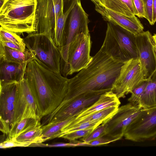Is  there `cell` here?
Returning a JSON list of instances; mask_svg holds the SVG:
<instances>
[{"mask_svg":"<svg viewBox=\"0 0 156 156\" xmlns=\"http://www.w3.org/2000/svg\"><path fill=\"white\" fill-rule=\"evenodd\" d=\"M135 40L141 70L145 79L147 80L156 71L155 42L148 30L135 35Z\"/></svg>","mask_w":156,"mask_h":156,"instance_id":"obj_14","label":"cell"},{"mask_svg":"<svg viewBox=\"0 0 156 156\" xmlns=\"http://www.w3.org/2000/svg\"><path fill=\"white\" fill-rule=\"evenodd\" d=\"M94 3L95 2H98L99 1V0H91Z\"/></svg>","mask_w":156,"mask_h":156,"instance_id":"obj_41","label":"cell"},{"mask_svg":"<svg viewBox=\"0 0 156 156\" xmlns=\"http://www.w3.org/2000/svg\"><path fill=\"white\" fill-rule=\"evenodd\" d=\"M67 27H65L64 41L63 46L59 48L61 55V65L67 62L69 45L74 37L81 33H89L88 24V15L83 9L80 0H78L69 15Z\"/></svg>","mask_w":156,"mask_h":156,"instance_id":"obj_11","label":"cell"},{"mask_svg":"<svg viewBox=\"0 0 156 156\" xmlns=\"http://www.w3.org/2000/svg\"><path fill=\"white\" fill-rule=\"evenodd\" d=\"M103 136L89 143H87V146H96L106 144L118 140L116 139Z\"/></svg>","mask_w":156,"mask_h":156,"instance_id":"obj_35","label":"cell"},{"mask_svg":"<svg viewBox=\"0 0 156 156\" xmlns=\"http://www.w3.org/2000/svg\"><path fill=\"white\" fill-rule=\"evenodd\" d=\"M100 49L118 63L138 58L135 35L112 22L107 23L105 37Z\"/></svg>","mask_w":156,"mask_h":156,"instance_id":"obj_4","label":"cell"},{"mask_svg":"<svg viewBox=\"0 0 156 156\" xmlns=\"http://www.w3.org/2000/svg\"><path fill=\"white\" fill-rule=\"evenodd\" d=\"M144 108L130 103L119 107L116 113L105 124V135L111 138L121 139L124 136L129 125L140 114Z\"/></svg>","mask_w":156,"mask_h":156,"instance_id":"obj_12","label":"cell"},{"mask_svg":"<svg viewBox=\"0 0 156 156\" xmlns=\"http://www.w3.org/2000/svg\"><path fill=\"white\" fill-rule=\"evenodd\" d=\"M94 3L95 10L104 20L117 24L135 35L143 31L144 26L135 16L129 17L108 9L98 2Z\"/></svg>","mask_w":156,"mask_h":156,"instance_id":"obj_16","label":"cell"},{"mask_svg":"<svg viewBox=\"0 0 156 156\" xmlns=\"http://www.w3.org/2000/svg\"><path fill=\"white\" fill-rule=\"evenodd\" d=\"M27 118L41 120L38 115L34 98L24 76L18 82L12 126L16 123Z\"/></svg>","mask_w":156,"mask_h":156,"instance_id":"obj_13","label":"cell"},{"mask_svg":"<svg viewBox=\"0 0 156 156\" xmlns=\"http://www.w3.org/2000/svg\"><path fill=\"white\" fill-rule=\"evenodd\" d=\"M39 144L40 145L39 146H43L49 147H72L71 142L69 143H58L52 144H41V143H39Z\"/></svg>","mask_w":156,"mask_h":156,"instance_id":"obj_37","label":"cell"},{"mask_svg":"<svg viewBox=\"0 0 156 156\" xmlns=\"http://www.w3.org/2000/svg\"><path fill=\"white\" fill-rule=\"evenodd\" d=\"M27 66L14 63L0 62V82L19 81L24 76Z\"/></svg>","mask_w":156,"mask_h":156,"instance_id":"obj_19","label":"cell"},{"mask_svg":"<svg viewBox=\"0 0 156 156\" xmlns=\"http://www.w3.org/2000/svg\"><path fill=\"white\" fill-rule=\"evenodd\" d=\"M146 80L139 59H132L124 62L122 66L119 75L111 90L119 98H124L126 95L131 93L135 87Z\"/></svg>","mask_w":156,"mask_h":156,"instance_id":"obj_9","label":"cell"},{"mask_svg":"<svg viewBox=\"0 0 156 156\" xmlns=\"http://www.w3.org/2000/svg\"><path fill=\"white\" fill-rule=\"evenodd\" d=\"M37 0H5L0 7V24L18 35L36 33Z\"/></svg>","mask_w":156,"mask_h":156,"instance_id":"obj_3","label":"cell"},{"mask_svg":"<svg viewBox=\"0 0 156 156\" xmlns=\"http://www.w3.org/2000/svg\"><path fill=\"white\" fill-rule=\"evenodd\" d=\"M0 44L11 48L24 51L26 49V46L19 45L17 43L8 41H5L0 40Z\"/></svg>","mask_w":156,"mask_h":156,"instance_id":"obj_36","label":"cell"},{"mask_svg":"<svg viewBox=\"0 0 156 156\" xmlns=\"http://www.w3.org/2000/svg\"><path fill=\"white\" fill-rule=\"evenodd\" d=\"M105 90L91 91L73 99L61 102L52 113L46 116L47 124L65 120L75 117L84 109L95 102Z\"/></svg>","mask_w":156,"mask_h":156,"instance_id":"obj_8","label":"cell"},{"mask_svg":"<svg viewBox=\"0 0 156 156\" xmlns=\"http://www.w3.org/2000/svg\"><path fill=\"white\" fill-rule=\"evenodd\" d=\"M153 23L154 25L156 22V0H153L152 5Z\"/></svg>","mask_w":156,"mask_h":156,"instance_id":"obj_38","label":"cell"},{"mask_svg":"<svg viewBox=\"0 0 156 156\" xmlns=\"http://www.w3.org/2000/svg\"><path fill=\"white\" fill-rule=\"evenodd\" d=\"M30 144L26 143L19 142L14 138L8 137L5 140L1 143V148L5 149L14 147H26L30 146Z\"/></svg>","mask_w":156,"mask_h":156,"instance_id":"obj_32","label":"cell"},{"mask_svg":"<svg viewBox=\"0 0 156 156\" xmlns=\"http://www.w3.org/2000/svg\"><path fill=\"white\" fill-rule=\"evenodd\" d=\"M40 126L22 133L15 138L16 140L30 144L42 143V129Z\"/></svg>","mask_w":156,"mask_h":156,"instance_id":"obj_26","label":"cell"},{"mask_svg":"<svg viewBox=\"0 0 156 156\" xmlns=\"http://www.w3.org/2000/svg\"><path fill=\"white\" fill-rule=\"evenodd\" d=\"M77 1L65 11L64 9L62 8L58 16L54 29L53 39L56 45L59 48L62 47L63 45L66 21L71 11Z\"/></svg>","mask_w":156,"mask_h":156,"instance_id":"obj_22","label":"cell"},{"mask_svg":"<svg viewBox=\"0 0 156 156\" xmlns=\"http://www.w3.org/2000/svg\"><path fill=\"white\" fill-rule=\"evenodd\" d=\"M5 0H0V7L2 6Z\"/></svg>","mask_w":156,"mask_h":156,"instance_id":"obj_40","label":"cell"},{"mask_svg":"<svg viewBox=\"0 0 156 156\" xmlns=\"http://www.w3.org/2000/svg\"><path fill=\"white\" fill-rule=\"evenodd\" d=\"M119 107H110L79 119H74V118L63 128L85 122L101 121L103 122V124L105 123L116 113Z\"/></svg>","mask_w":156,"mask_h":156,"instance_id":"obj_21","label":"cell"},{"mask_svg":"<svg viewBox=\"0 0 156 156\" xmlns=\"http://www.w3.org/2000/svg\"><path fill=\"white\" fill-rule=\"evenodd\" d=\"M144 7L145 18L151 25H153L152 18L153 0H142Z\"/></svg>","mask_w":156,"mask_h":156,"instance_id":"obj_33","label":"cell"},{"mask_svg":"<svg viewBox=\"0 0 156 156\" xmlns=\"http://www.w3.org/2000/svg\"><path fill=\"white\" fill-rule=\"evenodd\" d=\"M98 2L115 12L129 17L135 16L131 0H99Z\"/></svg>","mask_w":156,"mask_h":156,"instance_id":"obj_23","label":"cell"},{"mask_svg":"<svg viewBox=\"0 0 156 156\" xmlns=\"http://www.w3.org/2000/svg\"><path fill=\"white\" fill-rule=\"evenodd\" d=\"M126 140L136 142L156 138V107L143 109L127 126L124 135Z\"/></svg>","mask_w":156,"mask_h":156,"instance_id":"obj_7","label":"cell"},{"mask_svg":"<svg viewBox=\"0 0 156 156\" xmlns=\"http://www.w3.org/2000/svg\"><path fill=\"white\" fill-rule=\"evenodd\" d=\"M23 40L39 63L48 70L61 74V53L52 37L34 33L28 34Z\"/></svg>","mask_w":156,"mask_h":156,"instance_id":"obj_5","label":"cell"},{"mask_svg":"<svg viewBox=\"0 0 156 156\" xmlns=\"http://www.w3.org/2000/svg\"><path fill=\"white\" fill-rule=\"evenodd\" d=\"M75 117L62 121L48 123L43 125L41 127L42 129V139L44 142L58 137L62 129Z\"/></svg>","mask_w":156,"mask_h":156,"instance_id":"obj_25","label":"cell"},{"mask_svg":"<svg viewBox=\"0 0 156 156\" xmlns=\"http://www.w3.org/2000/svg\"><path fill=\"white\" fill-rule=\"evenodd\" d=\"M42 126L39 119L32 118L24 119L13 125L8 134V137L15 138L22 133Z\"/></svg>","mask_w":156,"mask_h":156,"instance_id":"obj_24","label":"cell"},{"mask_svg":"<svg viewBox=\"0 0 156 156\" xmlns=\"http://www.w3.org/2000/svg\"><path fill=\"white\" fill-rule=\"evenodd\" d=\"M152 37L154 42L156 43V34L152 36Z\"/></svg>","mask_w":156,"mask_h":156,"instance_id":"obj_39","label":"cell"},{"mask_svg":"<svg viewBox=\"0 0 156 156\" xmlns=\"http://www.w3.org/2000/svg\"><path fill=\"white\" fill-rule=\"evenodd\" d=\"M105 124H102L95 129L87 136L82 138L81 140L87 143L91 142L98 138L105 135Z\"/></svg>","mask_w":156,"mask_h":156,"instance_id":"obj_31","label":"cell"},{"mask_svg":"<svg viewBox=\"0 0 156 156\" xmlns=\"http://www.w3.org/2000/svg\"><path fill=\"white\" fill-rule=\"evenodd\" d=\"M134 9V15L139 18H145L144 5L142 0H131Z\"/></svg>","mask_w":156,"mask_h":156,"instance_id":"obj_34","label":"cell"},{"mask_svg":"<svg viewBox=\"0 0 156 156\" xmlns=\"http://www.w3.org/2000/svg\"><path fill=\"white\" fill-rule=\"evenodd\" d=\"M120 102L116 94L111 90L101 94L98 99L89 107L79 113L74 119H79L87 116L110 107H119Z\"/></svg>","mask_w":156,"mask_h":156,"instance_id":"obj_17","label":"cell"},{"mask_svg":"<svg viewBox=\"0 0 156 156\" xmlns=\"http://www.w3.org/2000/svg\"><path fill=\"white\" fill-rule=\"evenodd\" d=\"M103 123V122L101 121L85 122L64 128L62 130L58 137L62 135L72 131L91 129H95Z\"/></svg>","mask_w":156,"mask_h":156,"instance_id":"obj_27","label":"cell"},{"mask_svg":"<svg viewBox=\"0 0 156 156\" xmlns=\"http://www.w3.org/2000/svg\"><path fill=\"white\" fill-rule=\"evenodd\" d=\"M154 48V50H155V52L156 53V43H155Z\"/></svg>","mask_w":156,"mask_h":156,"instance_id":"obj_42","label":"cell"},{"mask_svg":"<svg viewBox=\"0 0 156 156\" xmlns=\"http://www.w3.org/2000/svg\"><path fill=\"white\" fill-rule=\"evenodd\" d=\"M147 82L148 80H145L133 89L130 97L128 99V101L129 103L134 105H138L139 100Z\"/></svg>","mask_w":156,"mask_h":156,"instance_id":"obj_29","label":"cell"},{"mask_svg":"<svg viewBox=\"0 0 156 156\" xmlns=\"http://www.w3.org/2000/svg\"><path fill=\"white\" fill-rule=\"evenodd\" d=\"M138 105L144 109L156 107V71L149 79Z\"/></svg>","mask_w":156,"mask_h":156,"instance_id":"obj_20","label":"cell"},{"mask_svg":"<svg viewBox=\"0 0 156 156\" xmlns=\"http://www.w3.org/2000/svg\"><path fill=\"white\" fill-rule=\"evenodd\" d=\"M18 82H0V121L6 123L10 129L13 123Z\"/></svg>","mask_w":156,"mask_h":156,"instance_id":"obj_15","label":"cell"},{"mask_svg":"<svg viewBox=\"0 0 156 156\" xmlns=\"http://www.w3.org/2000/svg\"><path fill=\"white\" fill-rule=\"evenodd\" d=\"M94 129H91L72 131L62 135L58 138H63L71 141H74L78 138L87 136Z\"/></svg>","mask_w":156,"mask_h":156,"instance_id":"obj_30","label":"cell"},{"mask_svg":"<svg viewBox=\"0 0 156 156\" xmlns=\"http://www.w3.org/2000/svg\"><path fill=\"white\" fill-rule=\"evenodd\" d=\"M91 42L89 33L79 34L73 39L69 47L67 62L61 67L64 76L79 72L89 63L92 57L90 55Z\"/></svg>","mask_w":156,"mask_h":156,"instance_id":"obj_6","label":"cell"},{"mask_svg":"<svg viewBox=\"0 0 156 156\" xmlns=\"http://www.w3.org/2000/svg\"><path fill=\"white\" fill-rule=\"evenodd\" d=\"M24 77L41 119L54 112L62 101L67 93L69 79L48 69L35 59L28 64Z\"/></svg>","mask_w":156,"mask_h":156,"instance_id":"obj_1","label":"cell"},{"mask_svg":"<svg viewBox=\"0 0 156 156\" xmlns=\"http://www.w3.org/2000/svg\"><path fill=\"white\" fill-rule=\"evenodd\" d=\"M77 0H37L36 13L37 25L36 33H43L53 38L55 28L58 16L66 2Z\"/></svg>","mask_w":156,"mask_h":156,"instance_id":"obj_10","label":"cell"},{"mask_svg":"<svg viewBox=\"0 0 156 156\" xmlns=\"http://www.w3.org/2000/svg\"><path fill=\"white\" fill-rule=\"evenodd\" d=\"M0 40L13 42L21 45L26 46L23 38H21L17 34L10 31L1 26L0 28Z\"/></svg>","mask_w":156,"mask_h":156,"instance_id":"obj_28","label":"cell"},{"mask_svg":"<svg viewBox=\"0 0 156 156\" xmlns=\"http://www.w3.org/2000/svg\"><path fill=\"white\" fill-rule=\"evenodd\" d=\"M35 57L28 48L24 51L11 48L0 44V62L19 64L27 66Z\"/></svg>","mask_w":156,"mask_h":156,"instance_id":"obj_18","label":"cell"},{"mask_svg":"<svg viewBox=\"0 0 156 156\" xmlns=\"http://www.w3.org/2000/svg\"><path fill=\"white\" fill-rule=\"evenodd\" d=\"M123 63L115 62L100 49L85 67L69 79L66 94L61 102L91 91L111 90Z\"/></svg>","mask_w":156,"mask_h":156,"instance_id":"obj_2","label":"cell"}]
</instances>
